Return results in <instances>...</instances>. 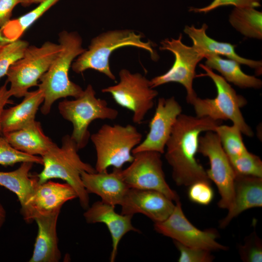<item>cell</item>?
I'll list each match as a JSON object with an SVG mask.
<instances>
[{
    "label": "cell",
    "instance_id": "cell-20",
    "mask_svg": "<svg viewBox=\"0 0 262 262\" xmlns=\"http://www.w3.org/2000/svg\"><path fill=\"white\" fill-rule=\"evenodd\" d=\"M60 212L36 217L38 231L29 262H58L61 258L58 247L57 224Z\"/></svg>",
    "mask_w": 262,
    "mask_h": 262
},
{
    "label": "cell",
    "instance_id": "cell-2",
    "mask_svg": "<svg viewBox=\"0 0 262 262\" xmlns=\"http://www.w3.org/2000/svg\"><path fill=\"white\" fill-rule=\"evenodd\" d=\"M58 42L61 50L41 77L38 85L44 97L40 108L44 115L49 113L55 101L68 97L76 98L83 90L69 77L73 62L86 49L82 46L81 37L76 32L63 31L59 33Z\"/></svg>",
    "mask_w": 262,
    "mask_h": 262
},
{
    "label": "cell",
    "instance_id": "cell-32",
    "mask_svg": "<svg viewBox=\"0 0 262 262\" xmlns=\"http://www.w3.org/2000/svg\"><path fill=\"white\" fill-rule=\"evenodd\" d=\"M241 259L245 262H262V242L255 230L246 238L244 244L239 245Z\"/></svg>",
    "mask_w": 262,
    "mask_h": 262
},
{
    "label": "cell",
    "instance_id": "cell-7",
    "mask_svg": "<svg viewBox=\"0 0 262 262\" xmlns=\"http://www.w3.org/2000/svg\"><path fill=\"white\" fill-rule=\"evenodd\" d=\"M58 110L62 116L72 123L73 131L70 136L79 149L84 148L88 143L90 137L88 128L92 121L114 120L118 115V111L108 106L105 99L96 97L91 84L74 99L60 101Z\"/></svg>",
    "mask_w": 262,
    "mask_h": 262
},
{
    "label": "cell",
    "instance_id": "cell-21",
    "mask_svg": "<svg viewBox=\"0 0 262 262\" xmlns=\"http://www.w3.org/2000/svg\"><path fill=\"white\" fill-rule=\"evenodd\" d=\"M207 25L204 23L200 28H196L194 25H186L183 31L192 40L193 46L205 55L208 53L222 55L236 61L240 64L254 69L258 75L262 74V61L248 59L238 55L235 51L236 45L211 38L207 34Z\"/></svg>",
    "mask_w": 262,
    "mask_h": 262
},
{
    "label": "cell",
    "instance_id": "cell-27",
    "mask_svg": "<svg viewBox=\"0 0 262 262\" xmlns=\"http://www.w3.org/2000/svg\"><path fill=\"white\" fill-rule=\"evenodd\" d=\"M229 22L246 37L262 39V13L253 7H235L229 16Z\"/></svg>",
    "mask_w": 262,
    "mask_h": 262
},
{
    "label": "cell",
    "instance_id": "cell-4",
    "mask_svg": "<svg viewBox=\"0 0 262 262\" xmlns=\"http://www.w3.org/2000/svg\"><path fill=\"white\" fill-rule=\"evenodd\" d=\"M142 37V34L128 29L103 33L92 39L88 48L74 61L71 68L76 73L94 69L115 81V77L109 65L110 57L115 50L123 47H134L147 51L153 60L158 57L152 43L144 42Z\"/></svg>",
    "mask_w": 262,
    "mask_h": 262
},
{
    "label": "cell",
    "instance_id": "cell-10",
    "mask_svg": "<svg viewBox=\"0 0 262 262\" xmlns=\"http://www.w3.org/2000/svg\"><path fill=\"white\" fill-rule=\"evenodd\" d=\"M180 33L177 39L166 38L161 42L162 50H168L175 56L171 67L165 73L150 80V85L154 88L169 82H178L182 85L187 92L186 101L190 104L197 95L193 88L197 64L204 58V54L193 46H188L182 42Z\"/></svg>",
    "mask_w": 262,
    "mask_h": 262
},
{
    "label": "cell",
    "instance_id": "cell-39",
    "mask_svg": "<svg viewBox=\"0 0 262 262\" xmlns=\"http://www.w3.org/2000/svg\"><path fill=\"white\" fill-rule=\"evenodd\" d=\"M35 0H19V4L23 6H28L34 3Z\"/></svg>",
    "mask_w": 262,
    "mask_h": 262
},
{
    "label": "cell",
    "instance_id": "cell-9",
    "mask_svg": "<svg viewBox=\"0 0 262 262\" xmlns=\"http://www.w3.org/2000/svg\"><path fill=\"white\" fill-rule=\"evenodd\" d=\"M118 74L119 82L103 88L101 92L110 94L118 105L131 111L133 123L140 124L153 108L158 92L151 87L150 80L139 73L122 69Z\"/></svg>",
    "mask_w": 262,
    "mask_h": 262
},
{
    "label": "cell",
    "instance_id": "cell-24",
    "mask_svg": "<svg viewBox=\"0 0 262 262\" xmlns=\"http://www.w3.org/2000/svg\"><path fill=\"white\" fill-rule=\"evenodd\" d=\"M33 163H21L20 166L11 171H0V186L14 193L19 201L23 211L39 184L36 175H31L30 171Z\"/></svg>",
    "mask_w": 262,
    "mask_h": 262
},
{
    "label": "cell",
    "instance_id": "cell-33",
    "mask_svg": "<svg viewBox=\"0 0 262 262\" xmlns=\"http://www.w3.org/2000/svg\"><path fill=\"white\" fill-rule=\"evenodd\" d=\"M188 196L189 199L201 205H208L214 197L213 191L210 181L200 180L189 186Z\"/></svg>",
    "mask_w": 262,
    "mask_h": 262
},
{
    "label": "cell",
    "instance_id": "cell-14",
    "mask_svg": "<svg viewBox=\"0 0 262 262\" xmlns=\"http://www.w3.org/2000/svg\"><path fill=\"white\" fill-rule=\"evenodd\" d=\"M182 108L174 97L158 99L155 113L149 124V131L145 139L132 150V154L154 151L164 153L166 143Z\"/></svg>",
    "mask_w": 262,
    "mask_h": 262
},
{
    "label": "cell",
    "instance_id": "cell-41",
    "mask_svg": "<svg viewBox=\"0 0 262 262\" xmlns=\"http://www.w3.org/2000/svg\"><path fill=\"white\" fill-rule=\"evenodd\" d=\"M5 44H2V43H0V48L2 47V46Z\"/></svg>",
    "mask_w": 262,
    "mask_h": 262
},
{
    "label": "cell",
    "instance_id": "cell-18",
    "mask_svg": "<svg viewBox=\"0 0 262 262\" xmlns=\"http://www.w3.org/2000/svg\"><path fill=\"white\" fill-rule=\"evenodd\" d=\"M122 168L113 167L112 172L81 173L83 186L88 194L99 196L101 201L115 206L121 205L130 188L123 179Z\"/></svg>",
    "mask_w": 262,
    "mask_h": 262
},
{
    "label": "cell",
    "instance_id": "cell-11",
    "mask_svg": "<svg viewBox=\"0 0 262 262\" xmlns=\"http://www.w3.org/2000/svg\"><path fill=\"white\" fill-rule=\"evenodd\" d=\"M198 152L209 159L210 168L206 173L218 188L220 196L218 206L229 210L233 200L236 174L216 132L208 131L199 136Z\"/></svg>",
    "mask_w": 262,
    "mask_h": 262
},
{
    "label": "cell",
    "instance_id": "cell-16",
    "mask_svg": "<svg viewBox=\"0 0 262 262\" xmlns=\"http://www.w3.org/2000/svg\"><path fill=\"white\" fill-rule=\"evenodd\" d=\"M121 213L143 214L154 223L166 219L175 204L163 193L153 190L129 188L121 204Z\"/></svg>",
    "mask_w": 262,
    "mask_h": 262
},
{
    "label": "cell",
    "instance_id": "cell-36",
    "mask_svg": "<svg viewBox=\"0 0 262 262\" xmlns=\"http://www.w3.org/2000/svg\"><path fill=\"white\" fill-rule=\"evenodd\" d=\"M19 0H0V28L10 20L13 9Z\"/></svg>",
    "mask_w": 262,
    "mask_h": 262
},
{
    "label": "cell",
    "instance_id": "cell-13",
    "mask_svg": "<svg viewBox=\"0 0 262 262\" xmlns=\"http://www.w3.org/2000/svg\"><path fill=\"white\" fill-rule=\"evenodd\" d=\"M165 220L154 223L156 231L186 246L209 251L226 250L228 247L218 243L217 230L209 229L202 230L193 225L185 216L179 200Z\"/></svg>",
    "mask_w": 262,
    "mask_h": 262
},
{
    "label": "cell",
    "instance_id": "cell-29",
    "mask_svg": "<svg viewBox=\"0 0 262 262\" xmlns=\"http://www.w3.org/2000/svg\"><path fill=\"white\" fill-rule=\"evenodd\" d=\"M229 160L236 174L262 178V161L259 156L247 151Z\"/></svg>",
    "mask_w": 262,
    "mask_h": 262
},
{
    "label": "cell",
    "instance_id": "cell-35",
    "mask_svg": "<svg viewBox=\"0 0 262 262\" xmlns=\"http://www.w3.org/2000/svg\"><path fill=\"white\" fill-rule=\"evenodd\" d=\"M261 0H213L209 5L200 8H190V11L207 13L223 6L232 5L235 7H259Z\"/></svg>",
    "mask_w": 262,
    "mask_h": 262
},
{
    "label": "cell",
    "instance_id": "cell-22",
    "mask_svg": "<svg viewBox=\"0 0 262 262\" xmlns=\"http://www.w3.org/2000/svg\"><path fill=\"white\" fill-rule=\"evenodd\" d=\"M23 97L20 103L3 110L0 118L2 135L24 128L35 120L36 114L44 101L42 91L38 88L29 91Z\"/></svg>",
    "mask_w": 262,
    "mask_h": 262
},
{
    "label": "cell",
    "instance_id": "cell-26",
    "mask_svg": "<svg viewBox=\"0 0 262 262\" xmlns=\"http://www.w3.org/2000/svg\"><path fill=\"white\" fill-rule=\"evenodd\" d=\"M60 0H44L28 13L11 19L0 28V43L7 44L18 39L24 32Z\"/></svg>",
    "mask_w": 262,
    "mask_h": 262
},
{
    "label": "cell",
    "instance_id": "cell-23",
    "mask_svg": "<svg viewBox=\"0 0 262 262\" xmlns=\"http://www.w3.org/2000/svg\"><path fill=\"white\" fill-rule=\"evenodd\" d=\"M16 149L33 156H43L56 145L44 133L41 123L35 120L19 130L3 134Z\"/></svg>",
    "mask_w": 262,
    "mask_h": 262
},
{
    "label": "cell",
    "instance_id": "cell-8",
    "mask_svg": "<svg viewBox=\"0 0 262 262\" xmlns=\"http://www.w3.org/2000/svg\"><path fill=\"white\" fill-rule=\"evenodd\" d=\"M59 44L50 41L41 46L29 45L22 56L13 64L6 74L12 97H23L39 80L61 50Z\"/></svg>",
    "mask_w": 262,
    "mask_h": 262
},
{
    "label": "cell",
    "instance_id": "cell-5",
    "mask_svg": "<svg viewBox=\"0 0 262 262\" xmlns=\"http://www.w3.org/2000/svg\"><path fill=\"white\" fill-rule=\"evenodd\" d=\"M96 152L95 169L100 172L110 166L122 168L133 159L132 149L142 140V134L133 125L104 124L90 135Z\"/></svg>",
    "mask_w": 262,
    "mask_h": 262
},
{
    "label": "cell",
    "instance_id": "cell-15",
    "mask_svg": "<svg viewBox=\"0 0 262 262\" xmlns=\"http://www.w3.org/2000/svg\"><path fill=\"white\" fill-rule=\"evenodd\" d=\"M76 198V192L68 183L49 180L38 184L21 213L25 222L30 223L37 216L60 212L65 203Z\"/></svg>",
    "mask_w": 262,
    "mask_h": 262
},
{
    "label": "cell",
    "instance_id": "cell-31",
    "mask_svg": "<svg viewBox=\"0 0 262 262\" xmlns=\"http://www.w3.org/2000/svg\"><path fill=\"white\" fill-rule=\"evenodd\" d=\"M29 162L43 165L42 157L27 154L15 148L3 136H0V164L12 166L17 163Z\"/></svg>",
    "mask_w": 262,
    "mask_h": 262
},
{
    "label": "cell",
    "instance_id": "cell-37",
    "mask_svg": "<svg viewBox=\"0 0 262 262\" xmlns=\"http://www.w3.org/2000/svg\"><path fill=\"white\" fill-rule=\"evenodd\" d=\"M8 83L6 81L0 87V136L3 135L0 127V118L2 113L7 104H11L13 102L10 99L12 96L10 93L9 88L7 87Z\"/></svg>",
    "mask_w": 262,
    "mask_h": 262
},
{
    "label": "cell",
    "instance_id": "cell-19",
    "mask_svg": "<svg viewBox=\"0 0 262 262\" xmlns=\"http://www.w3.org/2000/svg\"><path fill=\"white\" fill-rule=\"evenodd\" d=\"M234 190L232 204L219 222L222 229L245 211L262 206V178L236 174Z\"/></svg>",
    "mask_w": 262,
    "mask_h": 262
},
{
    "label": "cell",
    "instance_id": "cell-28",
    "mask_svg": "<svg viewBox=\"0 0 262 262\" xmlns=\"http://www.w3.org/2000/svg\"><path fill=\"white\" fill-rule=\"evenodd\" d=\"M215 132L218 135L222 147L229 159L241 155L247 150L242 132L236 125H218Z\"/></svg>",
    "mask_w": 262,
    "mask_h": 262
},
{
    "label": "cell",
    "instance_id": "cell-34",
    "mask_svg": "<svg viewBox=\"0 0 262 262\" xmlns=\"http://www.w3.org/2000/svg\"><path fill=\"white\" fill-rule=\"evenodd\" d=\"M173 241L180 253L179 262H211L214 259L211 251L189 247L176 241Z\"/></svg>",
    "mask_w": 262,
    "mask_h": 262
},
{
    "label": "cell",
    "instance_id": "cell-25",
    "mask_svg": "<svg viewBox=\"0 0 262 262\" xmlns=\"http://www.w3.org/2000/svg\"><path fill=\"white\" fill-rule=\"evenodd\" d=\"M204 58L206 59L205 66L218 71L227 82L241 88H261L262 81L255 76L245 73L240 67V64L236 61L224 59L214 53L207 54Z\"/></svg>",
    "mask_w": 262,
    "mask_h": 262
},
{
    "label": "cell",
    "instance_id": "cell-17",
    "mask_svg": "<svg viewBox=\"0 0 262 262\" xmlns=\"http://www.w3.org/2000/svg\"><path fill=\"white\" fill-rule=\"evenodd\" d=\"M115 206L102 201L94 202L85 210L84 217L88 223H102L107 227L112 241V250L110 262L115 261L118 246L123 237L128 232H139L132 224L133 215L118 213L115 210Z\"/></svg>",
    "mask_w": 262,
    "mask_h": 262
},
{
    "label": "cell",
    "instance_id": "cell-38",
    "mask_svg": "<svg viewBox=\"0 0 262 262\" xmlns=\"http://www.w3.org/2000/svg\"><path fill=\"white\" fill-rule=\"evenodd\" d=\"M6 218V212L3 205L0 202V230L1 229Z\"/></svg>",
    "mask_w": 262,
    "mask_h": 262
},
{
    "label": "cell",
    "instance_id": "cell-40",
    "mask_svg": "<svg viewBox=\"0 0 262 262\" xmlns=\"http://www.w3.org/2000/svg\"><path fill=\"white\" fill-rule=\"evenodd\" d=\"M44 0H35L34 2L35 3H39L40 2H42Z\"/></svg>",
    "mask_w": 262,
    "mask_h": 262
},
{
    "label": "cell",
    "instance_id": "cell-12",
    "mask_svg": "<svg viewBox=\"0 0 262 262\" xmlns=\"http://www.w3.org/2000/svg\"><path fill=\"white\" fill-rule=\"evenodd\" d=\"M161 154L154 151L133 154L131 164L122 169V176L130 188L156 190L176 202L179 196L165 180Z\"/></svg>",
    "mask_w": 262,
    "mask_h": 262
},
{
    "label": "cell",
    "instance_id": "cell-1",
    "mask_svg": "<svg viewBox=\"0 0 262 262\" xmlns=\"http://www.w3.org/2000/svg\"><path fill=\"white\" fill-rule=\"evenodd\" d=\"M222 120L180 114L173 127L165 147V158L172 169V178L178 186H189L197 181H211L206 171L196 160L201 132H215Z\"/></svg>",
    "mask_w": 262,
    "mask_h": 262
},
{
    "label": "cell",
    "instance_id": "cell-6",
    "mask_svg": "<svg viewBox=\"0 0 262 262\" xmlns=\"http://www.w3.org/2000/svg\"><path fill=\"white\" fill-rule=\"evenodd\" d=\"M199 66L205 72L199 76L210 78L216 87L217 95L214 98H201L197 96L190 103L192 105L196 116L209 117L216 120H230L237 126L242 133L252 137L254 133L246 124L240 108L247 103L243 96L238 95L227 81L222 76L213 72L204 65Z\"/></svg>",
    "mask_w": 262,
    "mask_h": 262
},
{
    "label": "cell",
    "instance_id": "cell-30",
    "mask_svg": "<svg viewBox=\"0 0 262 262\" xmlns=\"http://www.w3.org/2000/svg\"><path fill=\"white\" fill-rule=\"evenodd\" d=\"M29 43L18 39L4 44L0 49V80L6 76L10 66L23 55Z\"/></svg>",
    "mask_w": 262,
    "mask_h": 262
},
{
    "label": "cell",
    "instance_id": "cell-3",
    "mask_svg": "<svg viewBox=\"0 0 262 262\" xmlns=\"http://www.w3.org/2000/svg\"><path fill=\"white\" fill-rule=\"evenodd\" d=\"M79 150L70 135L64 136L61 147L56 145L42 156L43 168L36 176L39 183L54 179L65 181L74 189L81 207L86 210L89 206V197L81 175L83 171H97L95 167L82 160Z\"/></svg>",
    "mask_w": 262,
    "mask_h": 262
}]
</instances>
